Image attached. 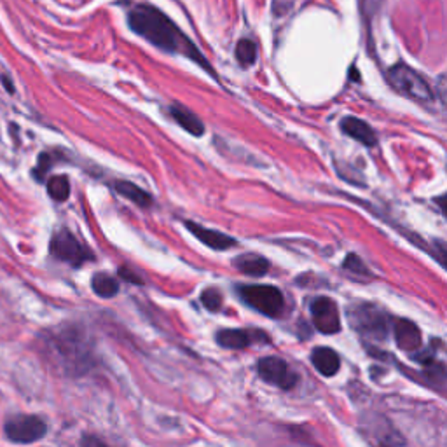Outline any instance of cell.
I'll return each mask as SVG.
<instances>
[{
  "mask_svg": "<svg viewBox=\"0 0 447 447\" xmlns=\"http://www.w3.org/2000/svg\"><path fill=\"white\" fill-rule=\"evenodd\" d=\"M128 23L133 32L156 48L173 53V55L177 53V55L185 56V58L198 63L199 67L206 68L210 74H214L208 60L199 53L194 43L158 7L150 6V4H138L128 14Z\"/></svg>",
  "mask_w": 447,
  "mask_h": 447,
  "instance_id": "obj_1",
  "label": "cell"
},
{
  "mask_svg": "<svg viewBox=\"0 0 447 447\" xmlns=\"http://www.w3.org/2000/svg\"><path fill=\"white\" fill-rule=\"evenodd\" d=\"M388 81L393 86V89L399 91L404 96L411 100L419 101V104H431L434 101V89L426 82V79L414 68L399 63L392 67L388 72Z\"/></svg>",
  "mask_w": 447,
  "mask_h": 447,
  "instance_id": "obj_2",
  "label": "cell"
},
{
  "mask_svg": "<svg viewBox=\"0 0 447 447\" xmlns=\"http://www.w3.org/2000/svg\"><path fill=\"white\" fill-rule=\"evenodd\" d=\"M238 294L248 306L266 316H278L285 308L283 294L271 285H240Z\"/></svg>",
  "mask_w": 447,
  "mask_h": 447,
  "instance_id": "obj_3",
  "label": "cell"
},
{
  "mask_svg": "<svg viewBox=\"0 0 447 447\" xmlns=\"http://www.w3.org/2000/svg\"><path fill=\"white\" fill-rule=\"evenodd\" d=\"M350 318L353 327L362 336L370 339H386L388 336V316L380 308L372 304H360L350 311Z\"/></svg>",
  "mask_w": 447,
  "mask_h": 447,
  "instance_id": "obj_4",
  "label": "cell"
},
{
  "mask_svg": "<svg viewBox=\"0 0 447 447\" xmlns=\"http://www.w3.org/2000/svg\"><path fill=\"white\" fill-rule=\"evenodd\" d=\"M6 437L14 444H32L48 434V425L39 416H13L6 423Z\"/></svg>",
  "mask_w": 447,
  "mask_h": 447,
  "instance_id": "obj_5",
  "label": "cell"
},
{
  "mask_svg": "<svg viewBox=\"0 0 447 447\" xmlns=\"http://www.w3.org/2000/svg\"><path fill=\"white\" fill-rule=\"evenodd\" d=\"M51 253L62 263L79 267L88 260H93V253L86 248L70 231H60L51 240Z\"/></svg>",
  "mask_w": 447,
  "mask_h": 447,
  "instance_id": "obj_6",
  "label": "cell"
},
{
  "mask_svg": "<svg viewBox=\"0 0 447 447\" xmlns=\"http://www.w3.org/2000/svg\"><path fill=\"white\" fill-rule=\"evenodd\" d=\"M257 372L269 385H275L282 390L294 388L297 382V376L290 369L285 360L278 357H266L257 362Z\"/></svg>",
  "mask_w": 447,
  "mask_h": 447,
  "instance_id": "obj_7",
  "label": "cell"
},
{
  "mask_svg": "<svg viewBox=\"0 0 447 447\" xmlns=\"http://www.w3.org/2000/svg\"><path fill=\"white\" fill-rule=\"evenodd\" d=\"M313 324L321 334H336L341 331V318L337 304L329 297H318L311 302Z\"/></svg>",
  "mask_w": 447,
  "mask_h": 447,
  "instance_id": "obj_8",
  "label": "cell"
},
{
  "mask_svg": "<svg viewBox=\"0 0 447 447\" xmlns=\"http://www.w3.org/2000/svg\"><path fill=\"white\" fill-rule=\"evenodd\" d=\"M266 334L257 331H245V329H226L217 334V343L227 350H243L250 344L257 343L260 339H266Z\"/></svg>",
  "mask_w": 447,
  "mask_h": 447,
  "instance_id": "obj_9",
  "label": "cell"
},
{
  "mask_svg": "<svg viewBox=\"0 0 447 447\" xmlns=\"http://www.w3.org/2000/svg\"><path fill=\"white\" fill-rule=\"evenodd\" d=\"M185 227H187L189 233H191L192 236H196L202 243L210 246V248L214 250H227L231 248V246L236 245V240H233V238L227 236V234L221 233V231L208 229V227L199 226V224L196 222H185Z\"/></svg>",
  "mask_w": 447,
  "mask_h": 447,
  "instance_id": "obj_10",
  "label": "cell"
},
{
  "mask_svg": "<svg viewBox=\"0 0 447 447\" xmlns=\"http://www.w3.org/2000/svg\"><path fill=\"white\" fill-rule=\"evenodd\" d=\"M341 130H343V133H346L353 140H357V142L363 143L365 147H376V133H374V130L365 121H360L357 117H344L341 121Z\"/></svg>",
  "mask_w": 447,
  "mask_h": 447,
  "instance_id": "obj_11",
  "label": "cell"
},
{
  "mask_svg": "<svg viewBox=\"0 0 447 447\" xmlns=\"http://www.w3.org/2000/svg\"><path fill=\"white\" fill-rule=\"evenodd\" d=\"M395 341L400 350L416 351L421 346V332L411 320H399L393 325Z\"/></svg>",
  "mask_w": 447,
  "mask_h": 447,
  "instance_id": "obj_12",
  "label": "cell"
},
{
  "mask_svg": "<svg viewBox=\"0 0 447 447\" xmlns=\"http://www.w3.org/2000/svg\"><path fill=\"white\" fill-rule=\"evenodd\" d=\"M311 362L314 365V369H316L318 372L325 377L336 376L337 370H339V367H341L339 355L327 346L314 348L311 353Z\"/></svg>",
  "mask_w": 447,
  "mask_h": 447,
  "instance_id": "obj_13",
  "label": "cell"
},
{
  "mask_svg": "<svg viewBox=\"0 0 447 447\" xmlns=\"http://www.w3.org/2000/svg\"><path fill=\"white\" fill-rule=\"evenodd\" d=\"M170 114H172L173 121H175L179 126L184 128L185 131H189L191 135L202 136L204 133V126L202 121H199L191 111L182 107V105H172V107H170Z\"/></svg>",
  "mask_w": 447,
  "mask_h": 447,
  "instance_id": "obj_14",
  "label": "cell"
},
{
  "mask_svg": "<svg viewBox=\"0 0 447 447\" xmlns=\"http://www.w3.org/2000/svg\"><path fill=\"white\" fill-rule=\"evenodd\" d=\"M234 266L240 269L243 275L248 276H264L269 269V263L263 255L257 253H245L234 260Z\"/></svg>",
  "mask_w": 447,
  "mask_h": 447,
  "instance_id": "obj_15",
  "label": "cell"
},
{
  "mask_svg": "<svg viewBox=\"0 0 447 447\" xmlns=\"http://www.w3.org/2000/svg\"><path fill=\"white\" fill-rule=\"evenodd\" d=\"M116 191L126 199H130V202L138 204V206L147 208L153 204V196L143 191V189H140L138 185L131 184V182H117Z\"/></svg>",
  "mask_w": 447,
  "mask_h": 447,
  "instance_id": "obj_16",
  "label": "cell"
},
{
  "mask_svg": "<svg viewBox=\"0 0 447 447\" xmlns=\"http://www.w3.org/2000/svg\"><path fill=\"white\" fill-rule=\"evenodd\" d=\"M91 287H93L94 294L105 299H111L119 292V283L116 282V278H112L111 275H105V272H96L91 280Z\"/></svg>",
  "mask_w": 447,
  "mask_h": 447,
  "instance_id": "obj_17",
  "label": "cell"
},
{
  "mask_svg": "<svg viewBox=\"0 0 447 447\" xmlns=\"http://www.w3.org/2000/svg\"><path fill=\"white\" fill-rule=\"evenodd\" d=\"M48 192L55 202H65L70 196V182L67 177H53L48 182Z\"/></svg>",
  "mask_w": 447,
  "mask_h": 447,
  "instance_id": "obj_18",
  "label": "cell"
},
{
  "mask_svg": "<svg viewBox=\"0 0 447 447\" xmlns=\"http://www.w3.org/2000/svg\"><path fill=\"white\" fill-rule=\"evenodd\" d=\"M236 58L243 67H250L257 60V45L253 40L241 39L236 45Z\"/></svg>",
  "mask_w": 447,
  "mask_h": 447,
  "instance_id": "obj_19",
  "label": "cell"
},
{
  "mask_svg": "<svg viewBox=\"0 0 447 447\" xmlns=\"http://www.w3.org/2000/svg\"><path fill=\"white\" fill-rule=\"evenodd\" d=\"M202 302L204 304V308L210 309V311H219L222 306L221 292L215 289H206L202 294Z\"/></svg>",
  "mask_w": 447,
  "mask_h": 447,
  "instance_id": "obj_20",
  "label": "cell"
},
{
  "mask_svg": "<svg viewBox=\"0 0 447 447\" xmlns=\"http://www.w3.org/2000/svg\"><path fill=\"white\" fill-rule=\"evenodd\" d=\"M426 250L435 257V260H437L438 264H442V266L447 269V243L446 241L434 240L430 243V246H426Z\"/></svg>",
  "mask_w": 447,
  "mask_h": 447,
  "instance_id": "obj_21",
  "label": "cell"
},
{
  "mask_svg": "<svg viewBox=\"0 0 447 447\" xmlns=\"http://www.w3.org/2000/svg\"><path fill=\"white\" fill-rule=\"evenodd\" d=\"M343 266H344V269H348V271L357 272V275H369L365 264H363L357 255H348Z\"/></svg>",
  "mask_w": 447,
  "mask_h": 447,
  "instance_id": "obj_22",
  "label": "cell"
},
{
  "mask_svg": "<svg viewBox=\"0 0 447 447\" xmlns=\"http://www.w3.org/2000/svg\"><path fill=\"white\" fill-rule=\"evenodd\" d=\"M81 447H109V446L105 444L104 441H100L98 437H94V435H86V437H82Z\"/></svg>",
  "mask_w": 447,
  "mask_h": 447,
  "instance_id": "obj_23",
  "label": "cell"
},
{
  "mask_svg": "<svg viewBox=\"0 0 447 447\" xmlns=\"http://www.w3.org/2000/svg\"><path fill=\"white\" fill-rule=\"evenodd\" d=\"M437 94H438V98H441L442 104H444L446 109H447V75H446V77L438 79V82H437Z\"/></svg>",
  "mask_w": 447,
  "mask_h": 447,
  "instance_id": "obj_24",
  "label": "cell"
},
{
  "mask_svg": "<svg viewBox=\"0 0 447 447\" xmlns=\"http://www.w3.org/2000/svg\"><path fill=\"white\" fill-rule=\"evenodd\" d=\"M121 276H123V278H126L128 282H135V283H142L140 282L138 278H136L135 275H131L130 271H126V269H121Z\"/></svg>",
  "mask_w": 447,
  "mask_h": 447,
  "instance_id": "obj_25",
  "label": "cell"
},
{
  "mask_svg": "<svg viewBox=\"0 0 447 447\" xmlns=\"http://www.w3.org/2000/svg\"><path fill=\"white\" fill-rule=\"evenodd\" d=\"M435 203H437L438 206H441V210L444 211V215L447 217V194H446V196H441V198L435 199Z\"/></svg>",
  "mask_w": 447,
  "mask_h": 447,
  "instance_id": "obj_26",
  "label": "cell"
},
{
  "mask_svg": "<svg viewBox=\"0 0 447 447\" xmlns=\"http://www.w3.org/2000/svg\"><path fill=\"white\" fill-rule=\"evenodd\" d=\"M2 82H4V86H6V88H9V93H14L13 84H11L9 79H6V75H2Z\"/></svg>",
  "mask_w": 447,
  "mask_h": 447,
  "instance_id": "obj_27",
  "label": "cell"
}]
</instances>
